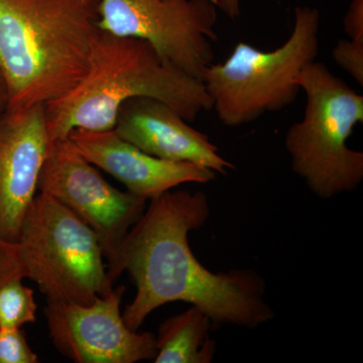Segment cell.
I'll list each match as a JSON object with an SVG mask.
<instances>
[{"label": "cell", "mask_w": 363, "mask_h": 363, "mask_svg": "<svg viewBox=\"0 0 363 363\" xmlns=\"http://www.w3.org/2000/svg\"><path fill=\"white\" fill-rule=\"evenodd\" d=\"M217 9H221L231 20L240 16V0H213Z\"/></svg>", "instance_id": "obj_19"}, {"label": "cell", "mask_w": 363, "mask_h": 363, "mask_svg": "<svg viewBox=\"0 0 363 363\" xmlns=\"http://www.w3.org/2000/svg\"><path fill=\"white\" fill-rule=\"evenodd\" d=\"M213 324L195 306L162 322L156 336V363H210L216 342L209 338Z\"/></svg>", "instance_id": "obj_13"}, {"label": "cell", "mask_w": 363, "mask_h": 363, "mask_svg": "<svg viewBox=\"0 0 363 363\" xmlns=\"http://www.w3.org/2000/svg\"><path fill=\"white\" fill-rule=\"evenodd\" d=\"M7 109H9V94H7L6 83L0 74V116L6 113Z\"/></svg>", "instance_id": "obj_20"}, {"label": "cell", "mask_w": 363, "mask_h": 363, "mask_svg": "<svg viewBox=\"0 0 363 363\" xmlns=\"http://www.w3.org/2000/svg\"><path fill=\"white\" fill-rule=\"evenodd\" d=\"M16 279H25L18 245L0 238V288Z\"/></svg>", "instance_id": "obj_17"}, {"label": "cell", "mask_w": 363, "mask_h": 363, "mask_svg": "<svg viewBox=\"0 0 363 363\" xmlns=\"http://www.w3.org/2000/svg\"><path fill=\"white\" fill-rule=\"evenodd\" d=\"M68 138L91 164L147 201L183 184H207L216 178V173L205 167L150 156L114 130H75Z\"/></svg>", "instance_id": "obj_11"}, {"label": "cell", "mask_w": 363, "mask_h": 363, "mask_svg": "<svg viewBox=\"0 0 363 363\" xmlns=\"http://www.w3.org/2000/svg\"><path fill=\"white\" fill-rule=\"evenodd\" d=\"M350 39L363 40V0H352L343 21Z\"/></svg>", "instance_id": "obj_18"}, {"label": "cell", "mask_w": 363, "mask_h": 363, "mask_svg": "<svg viewBox=\"0 0 363 363\" xmlns=\"http://www.w3.org/2000/svg\"><path fill=\"white\" fill-rule=\"evenodd\" d=\"M334 62L363 86V40H339L332 51Z\"/></svg>", "instance_id": "obj_16"}, {"label": "cell", "mask_w": 363, "mask_h": 363, "mask_svg": "<svg viewBox=\"0 0 363 363\" xmlns=\"http://www.w3.org/2000/svg\"><path fill=\"white\" fill-rule=\"evenodd\" d=\"M39 190L65 205L92 228L108 262L147 205L143 198L111 185L69 138L50 143Z\"/></svg>", "instance_id": "obj_8"}, {"label": "cell", "mask_w": 363, "mask_h": 363, "mask_svg": "<svg viewBox=\"0 0 363 363\" xmlns=\"http://www.w3.org/2000/svg\"><path fill=\"white\" fill-rule=\"evenodd\" d=\"M38 305L32 289L23 279L9 281L0 288V328H21L37 320Z\"/></svg>", "instance_id": "obj_14"}, {"label": "cell", "mask_w": 363, "mask_h": 363, "mask_svg": "<svg viewBox=\"0 0 363 363\" xmlns=\"http://www.w3.org/2000/svg\"><path fill=\"white\" fill-rule=\"evenodd\" d=\"M50 138L45 105L0 116V238L16 242L39 190Z\"/></svg>", "instance_id": "obj_10"}, {"label": "cell", "mask_w": 363, "mask_h": 363, "mask_svg": "<svg viewBox=\"0 0 363 363\" xmlns=\"http://www.w3.org/2000/svg\"><path fill=\"white\" fill-rule=\"evenodd\" d=\"M209 215L203 192L171 190L150 200L107 266L111 286L123 272L135 283V298L123 313L130 329L138 330L155 310L174 302L199 308L213 326L253 329L274 319L264 298L266 283L257 272H213L195 257L189 233L201 228Z\"/></svg>", "instance_id": "obj_1"}, {"label": "cell", "mask_w": 363, "mask_h": 363, "mask_svg": "<svg viewBox=\"0 0 363 363\" xmlns=\"http://www.w3.org/2000/svg\"><path fill=\"white\" fill-rule=\"evenodd\" d=\"M297 82L307 104L285 136L294 173L322 199L352 192L363 180V152L350 149L347 140L363 123L362 95L316 61L303 69Z\"/></svg>", "instance_id": "obj_4"}, {"label": "cell", "mask_w": 363, "mask_h": 363, "mask_svg": "<svg viewBox=\"0 0 363 363\" xmlns=\"http://www.w3.org/2000/svg\"><path fill=\"white\" fill-rule=\"evenodd\" d=\"M98 0H0L9 109L59 99L81 82L100 33Z\"/></svg>", "instance_id": "obj_2"}, {"label": "cell", "mask_w": 363, "mask_h": 363, "mask_svg": "<svg viewBox=\"0 0 363 363\" xmlns=\"http://www.w3.org/2000/svg\"><path fill=\"white\" fill-rule=\"evenodd\" d=\"M135 97L160 100L188 123L212 109L202 81L164 61L150 43L100 30L84 78L45 104L50 142L75 130H114L121 105Z\"/></svg>", "instance_id": "obj_3"}, {"label": "cell", "mask_w": 363, "mask_h": 363, "mask_svg": "<svg viewBox=\"0 0 363 363\" xmlns=\"http://www.w3.org/2000/svg\"><path fill=\"white\" fill-rule=\"evenodd\" d=\"M16 245L25 279L48 302L89 305L114 288L96 233L52 196H35Z\"/></svg>", "instance_id": "obj_6"}, {"label": "cell", "mask_w": 363, "mask_h": 363, "mask_svg": "<svg viewBox=\"0 0 363 363\" xmlns=\"http://www.w3.org/2000/svg\"><path fill=\"white\" fill-rule=\"evenodd\" d=\"M39 357L30 348L21 328H0V363H37Z\"/></svg>", "instance_id": "obj_15"}, {"label": "cell", "mask_w": 363, "mask_h": 363, "mask_svg": "<svg viewBox=\"0 0 363 363\" xmlns=\"http://www.w3.org/2000/svg\"><path fill=\"white\" fill-rule=\"evenodd\" d=\"M168 104L150 97H135L121 105L114 130L126 142L150 156L187 162L227 175L235 168L216 145Z\"/></svg>", "instance_id": "obj_12"}, {"label": "cell", "mask_w": 363, "mask_h": 363, "mask_svg": "<svg viewBox=\"0 0 363 363\" xmlns=\"http://www.w3.org/2000/svg\"><path fill=\"white\" fill-rule=\"evenodd\" d=\"M98 26L117 37L150 43L164 61L201 80L213 63V0H98Z\"/></svg>", "instance_id": "obj_7"}, {"label": "cell", "mask_w": 363, "mask_h": 363, "mask_svg": "<svg viewBox=\"0 0 363 363\" xmlns=\"http://www.w3.org/2000/svg\"><path fill=\"white\" fill-rule=\"evenodd\" d=\"M125 286L89 305L48 302L45 309L52 345L77 363H135L154 360L156 335L133 330L121 313Z\"/></svg>", "instance_id": "obj_9"}, {"label": "cell", "mask_w": 363, "mask_h": 363, "mask_svg": "<svg viewBox=\"0 0 363 363\" xmlns=\"http://www.w3.org/2000/svg\"><path fill=\"white\" fill-rule=\"evenodd\" d=\"M320 21L317 9L297 7L292 33L281 47L267 52L240 42L225 61L204 69L201 81L222 124L245 125L297 100L298 74L319 54Z\"/></svg>", "instance_id": "obj_5"}]
</instances>
